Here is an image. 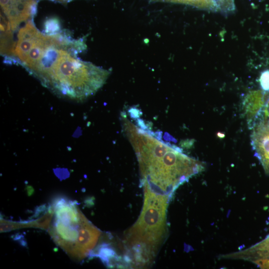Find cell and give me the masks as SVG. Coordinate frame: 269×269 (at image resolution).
<instances>
[{"instance_id":"5bb4252c","label":"cell","mask_w":269,"mask_h":269,"mask_svg":"<svg viewBox=\"0 0 269 269\" xmlns=\"http://www.w3.org/2000/svg\"><path fill=\"white\" fill-rule=\"evenodd\" d=\"M253 262L261 269H269V258L258 259Z\"/></svg>"},{"instance_id":"8fae6325","label":"cell","mask_w":269,"mask_h":269,"mask_svg":"<svg viewBox=\"0 0 269 269\" xmlns=\"http://www.w3.org/2000/svg\"><path fill=\"white\" fill-rule=\"evenodd\" d=\"M53 214V211L50 209L40 218L36 220L32 221V227L38 228L45 230L47 229L49 227L50 223L51 221Z\"/></svg>"},{"instance_id":"9a60e30c","label":"cell","mask_w":269,"mask_h":269,"mask_svg":"<svg viewBox=\"0 0 269 269\" xmlns=\"http://www.w3.org/2000/svg\"><path fill=\"white\" fill-rule=\"evenodd\" d=\"M72 0H56V1H57L60 2L61 3H65L68 2L69 1H71Z\"/></svg>"},{"instance_id":"30bf717a","label":"cell","mask_w":269,"mask_h":269,"mask_svg":"<svg viewBox=\"0 0 269 269\" xmlns=\"http://www.w3.org/2000/svg\"><path fill=\"white\" fill-rule=\"evenodd\" d=\"M61 29L60 22L56 17L47 19L44 24V31L46 34H53L59 32Z\"/></svg>"},{"instance_id":"4fadbf2b","label":"cell","mask_w":269,"mask_h":269,"mask_svg":"<svg viewBox=\"0 0 269 269\" xmlns=\"http://www.w3.org/2000/svg\"><path fill=\"white\" fill-rule=\"evenodd\" d=\"M263 111L265 116L269 117V91L263 92V106L262 112Z\"/></svg>"},{"instance_id":"52a82bcc","label":"cell","mask_w":269,"mask_h":269,"mask_svg":"<svg viewBox=\"0 0 269 269\" xmlns=\"http://www.w3.org/2000/svg\"><path fill=\"white\" fill-rule=\"evenodd\" d=\"M243 106L249 124L253 128L257 118L262 113L263 92L254 91L250 92L245 98Z\"/></svg>"},{"instance_id":"6da1fadb","label":"cell","mask_w":269,"mask_h":269,"mask_svg":"<svg viewBox=\"0 0 269 269\" xmlns=\"http://www.w3.org/2000/svg\"><path fill=\"white\" fill-rule=\"evenodd\" d=\"M86 47L82 39L48 35L30 74L58 96L84 100L103 86L110 74L77 57V54Z\"/></svg>"},{"instance_id":"7a4b0ae2","label":"cell","mask_w":269,"mask_h":269,"mask_svg":"<svg viewBox=\"0 0 269 269\" xmlns=\"http://www.w3.org/2000/svg\"><path fill=\"white\" fill-rule=\"evenodd\" d=\"M123 131L135 152L144 188L170 196L190 177L202 171L199 161L122 117Z\"/></svg>"},{"instance_id":"ba28073f","label":"cell","mask_w":269,"mask_h":269,"mask_svg":"<svg viewBox=\"0 0 269 269\" xmlns=\"http://www.w3.org/2000/svg\"><path fill=\"white\" fill-rule=\"evenodd\" d=\"M225 258L243 259L252 262L269 258V237L246 250L227 255Z\"/></svg>"},{"instance_id":"8992f818","label":"cell","mask_w":269,"mask_h":269,"mask_svg":"<svg viewBox=\"0 0 269 269\" xmlns=\"http://www.w3.org/2000/svg\"><path fill=\"white\" fill-rule=\"evenodd\" d=\"M151 1H166L196 6L198 8L228 11L234 9L233 0H150Z\"/></svg>"},{"instance_id":"7c38bea8","label":"cell","mask_w":269,"mask_h":269,"mask_svg":"<svg viewBox=\"0 0 269 269\" xmlns=\"http://www.w3.org/2000/svg\"><path fill=\"white\" fill-rule=\"evenodd\" d=\"M260 82L263 90L269 91V70H266L262 73Z\"/></svg>"},{"instance_id":"277c9868","label":"cell","mask_w":269,"mask_h":269,"mask_svg":"<svg viewBox=\"0 0 269 269\" xmlns=\"http://www.w3.org/2000/svg\"><path fill=\"white\" fill-rule=\"evenodd\" d=\"M54 211L49 233L61 248L76 258L79 238L90 222L74 205L62 200L56 203Z\"/></svg>"},{"instance_id":"9c48e42d","label":"cell","mask_w":269,"mask_h":269,"mask_svg":"<svg viewBox=\"0 0 269 269\" xmlns=\"http://www.w3.org/2000/svg\"><path fill=\"white\" fill-rule=\"evenodd\" d=\"M31 227L30 222L20 223L10 221L0 220V232H7L23 228Z\"/></svg>"},{"instance_id":"3957f363","label":"cell","mask_w":269,"mask_h":269,"mask_svg":"<svg viewBox=\"0 0 269 269\" xmlns=\"http://www.w3.org/2000/svg\"><path fill=\"white\" fill-rule=\"evenodd\" d=\"M144 199L137 222L127 232L125 243L137 266L149 264L156 255L167 232L169 196L144 188Z\"/></svg>"},{"instance_id":"5b68a950","label":"cell","mask_w":269,"mask_h":269,"mask_svg":"<svg viewBox=\"0 0 269 269\" xmlns=\"http://www.w3.org/2000/svg\"><path fill=\"white\" fill-rule=\"evenodd\" d=\"M253 128L251 137L255 155L269 175V121L262 120Z\"/></svg>"}]
</instances>
